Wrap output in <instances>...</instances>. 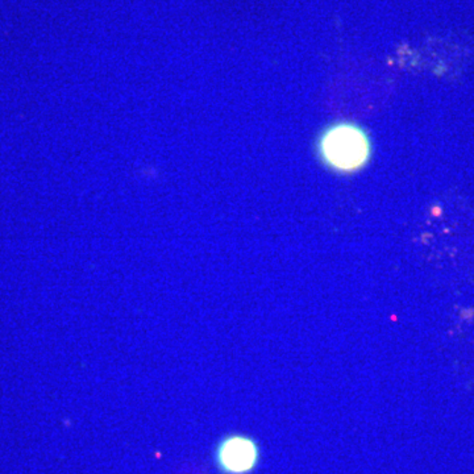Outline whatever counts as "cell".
Returning a JSON list of instances; mask_svg holds the SVG:
<instances>
[{
  "label": "cell",
  "mask_w": 474,
  "mask_h": 474,
  "mask_svg": "<svg viewBox=\"0 0 474 474\" xmlns=\"http://www.w3.org/2000/svg\"><path fill=\"white\" fill-rule=\"evenodd\" d=\"M214 461L222 474H252L261 461L260 444L246 433H229L215 447Z\"/></svg>",
  "instance_id": "2"
},
{
  "label": "cell",
  "mask_w": 474,
  "mask_h": 474,
  "mask_svg": "<svg viewBox=\"0 0 474 474\" xmlns=\"http://www.w3.org/2000/svg\"><path fill=\"white\" fill-rule=\"evenodd\" d=\"M319 156L337 173H353L368 164L371 140L362 127L339 123L323 132L318 142Z\"/></svg>",
  "instance_id": "1"
}]
</instances>
